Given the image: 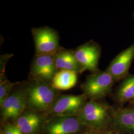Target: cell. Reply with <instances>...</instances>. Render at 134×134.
Returning a JSON list of instances; mask_svg holds the SVG:
<instances>
[{"mask_svg": "<svg viewBox=\"0 0 134 134\" xmlns=\"http://www.w3.org/2000/svg\"><path fill=\"white\" fill-rule=\"evenodd\" d=\"M110 111L108 106L97 100H90L86 102L78 115V119L82 125L99 129L106 124Z\"/></svg>", "mask_w": 134, "mask_h": 134, "instance_id": "cell-3", "label": "cell"}, {"mask_svg": "<svg viewBox=\"0 0 134 134\" xmlns=\"http://www.w3.org/2000/svg\"><path fill=\"white\" fill-rule=\"evenodd\" d=\"M30 80L24 87L26 108L37 112L49 111L57 97L56 90L51 83Z\"/></svg>", "mask_w": 134, "mask_h": 134, "instance_id": "cell-1", "label": "cell"}, {"mask_svg": "<svg viewBox=\"0 0 134 134\" xmlns=\"http://www.w3.org/2000/svg\"><path fill=\"white\" fill-rule=\"evenodd\" d=\"M13 56V54H5L1 56V68H0V75H4L5 74V68L7 63L10 57Z\"/></svg>", "mask_w": 134, "mask_h": 134, "instance_id": "cell-17", "label": "cell"}, {"mask_svg": "<svg viewBox=\"0 0 134 134\" xmlns=\"http://www.w3.org/2000/svg\"><path fill=\"white\" fill-rule=\"evenodd\" d=\"M84 134H98L95 131H88Z\"/></svg>", "mask_w": 134, "mask_h": 134, "instance_id": "cell-19", "label": "cell"}, {"mask_svg": "<svg viewBox=\"0 0 134 134\" xmlns=\"http://www.w3.org/2000/svg\"><path fill=\"white\" fill-rule=\"evenodd\" d=\"M55 63L58 71H69L80 74L83 72L77 61L74 51L60 48L54 55Z\"/></svg>", "mask_w": 134, "mask_h": 134, "instance_id": "cell-11", "label": "cell"}, {"mask_svg": "<svg viewBox=\"0 0 134 134\" xmlns=\"http://www.w3.org/2000/svg\"><path fill=\"white\" fill-rule=\"evenodd\" d=\"M41 121L37 112L28 110L18 118L15 126L23 134H35L39 130Z\"/></svg>", "mask_w": 134, "mask_h": 134, "instance_id": "cell-12", "label": "cell"}, {"mask_svg": "<svg viewBox=\"0 0 134 134\" xmlns=\"http://www.w3.org/2000/svg\"><path fill=\"white\" fill-rule=\"evenodd\" d=\"M115 82L109 72L99 71L88 76L81 88L86 98L97 100L110 93Z\"/></svg>", "mask_w": 134, "mask_h": 134, "instance_id": "cell-2", "label": "cell"}, {"mask_svg": "<svg viewBox=\"0 0 134 134\" xmlns=\"http://www.w3.org/2000/svg\"><path fill=\"white\" fill-rule=\"evenodd\" d=\"M19 83L10 82L5 75H0V105L3 103L14 87Z\"/></svg>", "mask_w": 134, "mask_h": 134, "instance_id": "cell-16", "label": "cell"}, {"mask_svg": "<svg viewBox=\"0 0 134 134\" xmlns=\"http://www.w3.org/2000/svg\"><path fill=\"white\" fill-rule=\"evenodd\" d=\"M4 133L5 134H23L15 125L10 124L5 125Z\"/></svg>", "mask_w": 134, "mask_h": 134, "instance_id": "cell-18", "label": "cell"}, {"mask_svg": "<svg viewBox=\"0 0 134 134\" xmlns=\"http://www.w3.org/2000/svg\"><path fill=\"white\" fill-rule=\"evenodd\" d=\"M133 17H134V14H133Z\"/></svg>", "mask_w": 134, "mask_h": 134, "instance_id": "cell-23", "label": "cell"}, {"mask_svg": "<svg viewBox=\"0 0 134 134\" xmlns=\"http://www.w3.org/2000/svg\"><path fill=\"white\" fill-rule=\"evenodd\" d=\"M77 61L82 69L94 73L98 72V63L101 54L99 44L90 40L83 44L74 51Z\"/></svg>", "mask_w": 134, "mask_h": 134, "instance_id": "cell-6", "label": "cell"}, {"mask_svg": "<svg viewBox=\"0 0 134 134\" xmlns=\"http://www.w3.org/2000/svg\"><path fill=\"white\" fill-rule=\"evenodd\" d=\"M112 115L118 128L126 132L134 133V109L130 108L113 109Z\"/></svg>", "mask_w": 134, "mask_h": 134, "instance_id": "cell-13", "label": "cell"}, {"mask_svg": "<svg viewBox=\"0 0 134 134\" xmlns=\"http://www.w3.org/2000/svg\"><path fill=\"white\" fill-rule=\"evenodd\" d=\"M115 99L123 104L134 99V75L128 74L124 77L116 92Z\"/></svg>", "mask_w": 134, "mask_h": 134, "instance_id": "cell-15", "label": "cell"}, {"mask_svg": "<svg viewBox=\"0 0 134 134\" xmlns=\"http://www.w3.org/2000/svg\"><path fill=\"white\" fill-rule=\"evenodd\" d=\"M54 55L35 56L30 68V80L51 83L58 71L55 65Z\"/></svg>", "mask_w": 134, "mask_h": 134, "instance_id": "cell-7", "label": "cell"}, {"mask_svg": "<svg viewBox=\"0 0 134 134\" xmlns=\"http://www.w3.org/2000/svg\"><path fill=\"white\" fill-rule=\"evenodd\" d=\"M0 105L1 115L3 119H18L26 108L24 87L15 89L14 88Z\"/></svg>", "mask_w": 134, "mask_h": 134, "instance_id": "cell-8", "label": "cell"}, {"mask_svg": "<svg viewBox=\"0 0 134 134\" xmlns=\"http://www.w3.org/2000/svg\"><path fill=\"white\" fill-rule=\"evenodd\" d=\"M134 59V43L118 54L110 62L106 71L113 77L115 82L122 80L129 73Z\"/></svg>", "mask_w": 134, "mask_h": 134, "instance_id": "cell-9", "label": "cell"}, {"mask_svg": "<svg viewBox=\"0 0 134 134\" xmlns=\"http://www.w3.org/2000/svg\"><path fill=\"white\" fill-rule=\"evenodd\" d=\"M86 98L84 94L62 95L58 96L48 111L54 116L79 115L86 103Z\"/></svg>", "mask_w": 134, "mask_h": 134, "instance_id": "cell-5", "label": "cell"}, {"mask_svg": "<svg viewBox=\"0 0 134 134\" xmlns=\"http://www.w3.org/2000/svg\"><path fill=\"white\" fill-rule=\"evenodd\" d=\"M104 134H116L114 133H113V132H107V133H106Z\"/></svg>", "mask_w": 134, "mask_h": 134, "instance_id": "cell-21", "label": "cell"}, {"mask_svg": "<svg viewBox=\"0 0 134 134\" xmlns=\"http://www.w3.org/2000/svg\"><path fill=\"white\" fill-rule=\"evenodd\" d=\"M1 134H5V133H4V132H3V133H1Z\"/></svg>", "mask_w": 134, "mask_h": 134, "instance_id": "cell-22", "label": "cell"}, {"mask_svg": "<svg viewBox=\"0 0 134 134\" xmlns=\"http://www.w3.org/2000/svg\"><path fill=\"white\" fill-rule=\"evenodd\" d=\"M55 116L45 125L48 134H75L80 131L81 123L74 116Z\"/></svg>", "mask_w": 134, "mask_h": 134, "instance_id": "cell-10", "label": "cell"}, {"mask_svg": "<svg viewBox=\"0 0 134 134\" xmlns=\"http://www.w3.org/2000/svg\"><path fill=\"white\" fill-rule=\"evenodd\" d=\"M77 80V72L69 71H58L51 81V85L55 90H68L76 85Z\"/></svg>", "mask_w": 134, "mask_h": 134, "instance_id": "cell-14", "label": "cell"}, {"mask_svg": "<svg viewBox=\"0 0 134 134\" xmlns=\"http://www.w3.org/2000/svg\"><path fill=\"white\" fill-rule=\"evenodd\" d=\"M130 108L134 109V99L133 100L131 101V106H130Z\"/></svg>", "mask_w": 134, "mask_h": 134, "instance_id": "cell-20", "label": "cell"}, {"mask_svg": "<svg viewBox=\"0 0 134 134\" xmlns=\"http://www.w3.org/2000/svg\"><path fill=\"white\" fill-rule=\"evenodd\" d=\"M35 48V56L55 55L61 48L59 37L53 29L43 26L31 29Z\"/></svg>", "mask_w": 134, "mask_h": 134, "instance_id": "cell-4", "label": "cell"}]
</instances>
